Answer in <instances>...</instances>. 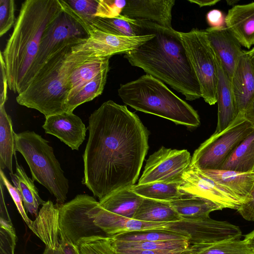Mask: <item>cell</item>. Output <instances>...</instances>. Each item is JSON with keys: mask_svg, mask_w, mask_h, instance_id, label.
<instances>
[{"mask_svg": "<svg viewBox=\"0 0 254 254\" xmlns=\"http://www.w3.org/2000/svg\"><path fill=\"white\" fill-rule=\"evenodd\" d=\"M82 245L90 254H116L109 237H99L81 240Z\"/></svg>", "mask_w": 254, "mask_h": 254, "instance_id": "obj_39", "label": "cell"}, {"mask_svg": "<svg viewBox=\"0 0 254 254\" xmlns=\"http://www.w3.org/2000/svg\"><path fill=\"white\" fill-rule=\"evenodd\" d=\"M77 247L78 249L80 254H90L81 244H79Z\"/></svg>", "mask_w": 254, "mask_h": 254, "instance_id": "obj_52", "label": "cell"}, {"mask_svg": "<svg viewBox=\"0 0 254 254\" xmlns=\"http://www.w3.org/2000/svg\"><path fill=\"white\" fill-rule=\"evenodd\" d=\"M109 237L113 249L119 250H145L171 254H183L190 245L189 239L165 241L126 242Z\"/></svg>", "mask_w": 254, "mask_h": 254, "instance_id": "obj_27", "label": "cell"}, {"mask_svg": "<svg viewBox=\"0 0 254 254\" xmlns=\"http://www.w3.org/2000/svg\"><path fill=\"white\" fill-rule=\"evenodd\" d=\"M143 198L129 187L112 192L100 199L99 202L107 211L132 218Z\"/></svg>", "mask_w": 254, "mask_h": 254, "instance_id": "obj_24", "label": "cell"}, {"mask_svg": "<svg viewBox=\"0 0 254 254\" xmlns=\"http://www.w3.org/2000/svg\"><path fill=\"white\" fill-rule=\"evenodd\" d=\"M254 129L239 114L227 128L214 133L194 152L190 166L199 170H218L236 147Z\"/></svg>", "mask_w": 254, "mask_h": 254, "instance_id": "obj_7", "label": "cell"}, {"mask_svg": "<svg viewBox=\"0 0 254 254\" xmlns=\"http://www.w3.org/2000/svg\"><path fill=\"white\" fill-rule=\"evenodd\" d=\"M142 35L154 36L125 54L130 64L192 101L201 97L199 82L188 58L179 32L145 20L135 19Z\"/></svg>", "mask_w": 254, "mask_h": 254, "instance_id": "obj_2", "label": "cell"}, {"mask_svg": "<svg viewBox=\"0 0 254 254\" xmlns=\"http://www.w3.org/2000/svg\"><path fill=\"white\" fill-rule=\"evenodd\" d=\"M118 92L124 103L137 111L188 127H196L200 125L197 112L162 81L149 74L121 84Z\"/></svg>", "mask_w": 254, "mask_h": 254, "instance_id": "obj_5", "label": "cell"}, {"mask_svg": "<svg viewBox=\"0 0 254 254\" xmlns=\"http://www.w3.org/2000/svg\"><path fill=\"white\" fill-rule=\"evenodd\" d=\"M228 4H235L236 2H238L237 0H230V1H227Z\"/></svg>", "mask_w": 254, "mask_h": 254, "instance_id": "obj_54", "label": "cell"}, {"mask_svg": "<svg viewBox=\"0 0 254 254\" xmlns=\"http://www.w3.org/2000/svg\"><path fill=\"white\" fill-rule=\"evenodd\" d=\"M247 52L251 57L254 69V48Z\"/></svg>", "mask_w": 254, "mask_h": 254, "instance_id": "obj_53", "label": "cell"}, {"mask_svg": "<svg viewBox=\"0 0 254 254\" xmlns=\"http://www.w3.org/2000/svg\"><path fill=\"white\" fill-rule=\"evenodd\" d=\"M231 82L238 115L244 114L254 100V69L246 51L237 63Z\"/></svg>", "mask_w": 254, "mask_h": 254, "instance_id": "obj_18", "label": "cell"}, {"mask_svg": "<svg viewBox=\"0 0 254 254\" xmlns=\"http://www.w3.org/2000/svg\"><path fill=\"white\" fill-rule=\"evenodd\" d=\"M42 127L45 133L55 136L76 150L85 140L87 130L78 116L66 112L46 117Z\"/></svg>", "mask_w": 254, "mask_h": 254, "instance_id": "obj_16", "label": "cell"}, {"mask_svg": "<svg viewBox=\"0 0 254 254\" xmlns=\"http://www.w3.org/2000/svg\"><path fill=\"white\" fill-rule=\"evenodd\" d=\"M16 240V233L0 227V254H14Z\"/></svg>", "mask_w": 254, "mask_h": 254, "instance_id": "obj_42", "label": "cell"}, {"mask_svg": "<svg viewBox=\"0 0 254 254\" xmlns=\"http://www.w3.org/2000/svg\"><path fill=\"white\" fill-rule=\"evenodd\" d=\"M14 132L10 116L5 109L4 105L0 106V169H7L13 173L12 158L15 151Z\"/></svg>", "mask_w": 254, "mask_h": 254, "instance_id": "obj_31", "label": "cell"}, {"mask_svg": "<svg viewBox=\"0 0 254 254\" xmlns=\"http://www.w3.org/2000/svg\"><path fill=\"white\" fill-rule=\"evenodd\" d=\"M183 45L199 82L201 97L210 105L217 102L218 70L216 57L205 30L179 32Z\"/></svg>", "mask_w": 254, "mask_h": 254, "instance_id": "obj_8", "label": "cell"}, {"mask_svg": "<svg viewBox=\"0 0 254 254\" xmlns=\"http://www.w3.org/2000/svg\"><path fill=\"white\" fill-rule=\"evenodd\" d=\"M191 160L190 154L187 150L162 146L149 157L137 184L182 182L183 175L189 168Z\"/></svg>", "mask_w": 254, "mask_h": 254, "instance_id": "obj_11", "label": "cell"}, {"mask_svg": "<svg viewBox=\"0 0 254 254\" xmlns=\"http://www.w3.org/2000/svg\"><path fill=\"white\" fill-rule=\"evenodd\" d=\"M225 25L242 46L250 49L254 45V2L229 9Z\"/></svg>", "mask_w": 254, "mask_h": 254, "instance_id": "obj_20", "label": "cell"}, {"mask_svg": "<svg viewBox=\"0 0 254 254\" xmlns=\"http://www.w3.org/2000/svg\"><path fill=\"white\" fill-rule=\"evenodd\" d=\"M216 60L218 70L216 93L218 113L217 124L215 132H220L234 122L238 116V113L231 81L217 57Z\"/></svg>", "mask_w": 254, "mask_h": 254, "instance_id": "obj_23", "label": "cell"}, {"mask_svg": "<svg viewBox=\"0 0 254 254\" xmlns=\"http://www.w3.org/2000/svg\"><path fill=\"white\" fill-rule=\"evenodd\" d=\"M82 183L101 199L134 186L148 148L149 131L137 115L113 101L89 118Z\"/></svg>", "mask_w": 254, "mask_h": 254, "instance_id": "obj_1", "label": "cell"}, {"mask_svg": "<svg viewBox=\"0 0 254 254\" xmlns=\"http://www.w3.org/2000/svg\"><path fill=\"white\" fill-rule=\"evenodd\" d=\"M244 240L246 244L254 251V229L244 236Z\"/></svg>", "mask_w": 254, "mask_h": 254, "instance_id": "obj_51", "label": "cell"}, {"mask_svg": "<svg viewBox=\"0 0 254 254\" xmlns=\"http://www.w3.org/2000/svg\"><path fill=\"white\" fill-rule=\"evenodd\" d=\"M14 156L16 170L15 173H9L12 182L21 196L26 211L37 216L39 205L45 201L40 196L34 180L28 177L23 167L18 164L16 153Z\"/></svg>", "mask_w": 254, "mask_h": 254, "instance_id": "obj_25", "label": "cell"}, {"mask_svg": "<svg viewBox=\"0 0 254 254\" xmlns=\"http://www.w3.org/2000/svg\"><path fill=\"white\" fill-rule=\"evenodd\" d=\"M0 106L4 105L7 100V89L8 88L5 65L0 54Z\"/></svg>", "mask_w": 254, "mask_h": 254, "instance_id": "obj_46", "label": "cell"}, {"mask_svg": "<svg viewBox=\"0 0 254 254\" xmlns=\"http://www.w3.org/2000/svg\"><path fill=\"white\" fill-rule=\"evenodd\" d=\"M110 58L93 57L76 67L69 77L70 91L68 97L100 72L110 68Z\"/></svg>", "mask_w": 254, "mask_h": 254, "instance_id": "obj_30", "label": "cell"}, {"mask_svg": "<svg viewBox=\"0 0 254 254\" xmlns=\"http://www.w3.org/2000/svg\"><path fill=\"white\" fill-rule=\"evenodd\" d=\"M188 1L196 4L200 7L213 5L219 1V0H188Z\"/></svg>", "mask_w": 254, "mask_h": 254, "instance_id": "obj_50", "label": "cell"}, {"mask_svg": "<svg viewBox=\"0 0 254 254\" xmlns=\"http://www.w3.org/2000/svg\"><path fill=\"white\" fill-rule=\"evenodd\" d=\"M15 151L27 162L33 180L45 187L59 205L64 203L69 190L68 180L49 141L33 131L14 133Z\"/></svg>", "mask_w": 254, "mask_h": 254, "instance_id": "obj_6", "label": "cell"}, {"mask_svg": "<svg viewBox=\"0 0 254 254\" xmlns=\"http://www.w3.org/2000/svg\"><path fill=\"white\" fill-rule=\"evenodd\" d=\"M0 227L6 229L7 230L14 232L15 230L13 226L11 219L8 213L3 196L2 183L0 181Z\"/></svg>", "mask_w": 254, "mask_h": 254, "instance_id": "obj_44", "label": "cell"}, {"mask_svg": "<svg viewBox=\"0 0 254 254\" xmlns=\"http://www.w3.org/2000/svg\"><path fill=\"white\" fill-rule=\"evenodd\" d=\"M15 4L14 0H0V36L5 34L15 24Z\"/></svg>", "mask_w": 254, "mask_h": 254, "instance_id": "obj_38", "label": "cell"}, {"mask_svg": "<svg viewBox=\"0 0 254 254\" xmlns=\"http://www.w3.org/2000/svg\"><path fill=\"white\" fill-rule=\"evenodd\" d=\"M88 37V33L81 23L64 10L44 33L22 90L60 48L72 41H83Z\"/></svg>", "mask_w": 254, "mask_h": 254, "instance_id": "obj_10", "label": "cell"}, {"mask_svg": "<svg viewBox=\"0 0 254 254\" xmlns=\"http://www.w3.org/2000/svg\"><path fill=\"white\" fill-rule=\"evenodd\" d=\"M215 55L230 81L237 63L244 52L242 45L226 26L205 30Z\"/></svg>", "mask_w": 254, "mask_h": 254, "instance_id": "obj_15", "label": "cell"}, {"mask_svg": "<svg viewBox=\"0 0 254 254\" xmlns=\"http://www.w3.org/2000/svg\"><path fill=\"white\" fill-rule=\"evenodd\" d=\"M244 116L254 127V100L244 113Z\"/></svg>", "mask_w": 254, "mask_h": 254, "instance_id": "obj_49", "label": "cell"}, {"mask_svg": "<svg viewBox=\"0 0 254 254\" xmlns=\"http://www.w3.org/2000/svg\"><path fill=\"white\" fill-rule=\"evenodd\" d=\"M64 10L77 19L89 34L90 22L95 17L98 0H61Z\"/></svg>", "mask_w": 254, "mask_h": 254, "instance_id": "obj_36", "label": "cell"}, {"mask_svg": "<svg viewBox=\"0 0 254 254\" xmlns=\"http://www.w3.org/2000/svg\"><path fill=\"white\" fill-rule=\"evenodd\" d=\"M206 21L210 27H219L225 25V17L219 9H212L206 14Z\"/></svg>", "mask_w": 254, "mask_h": 254, "instance_id": "obj_47", "label": "cell"}, {"mask_svg": "<svg viewBox=\"0 0 254 254\" xmlns=\"http://www.w3.org/2000/svg\"><path fill=\"white\" fill-rule=\"evenodd\" d=\"M168 230L189 237L190 245L240 239L242 236L239 226L227 221L216 220L210 217L195 219H183L180 221L169 223Z\"/></svg>", "mask_w": 254, "mask_h": 254, "instance_id": "obj_12", "label": "cell"}, {"mask_svg": "<svg viewBox=\"0 0 254 254\" xmlns=\"http://www.w3.org/2000/svg\"><path fill=\"white\" fill-rule=\"evenodd\" d=\"M180 189L188 196L210 200L222 209L237 210L242 204L229 191L190 165L183 175Z\"/></svg>", "mask_w": 254, "mask_h": 254, "instance_id": "obj_14", "label": "cell"}, {"mask_svg": "<svg viewBox=\"0 0 254 254\" xmlns=\"http://www.w3.org/2000/svg\"><path fill=\"white\" fill-rule=\"evenodd\" d=\"M181 183L154 182L134 185L131 188L144 198L170 202L188 196L180 190Z\"/></svg>", "mask_w": 254, "mask_h": 254, "instance_id": "obj_32", "label": "cell"}, {"mask_svg": "<svg viewBox=\"0 0 254 254\" xmlns=\"http://www.w3.org/2000/svg\"><path fill=\"white\" fill-rule=\"evenodd\" d=\"M154 36L152 33L132 37L119 36L92 26L88 37L82 42L73 46L71 51L86 52L96 57H111L131 51Z\"/></svg>", "mask_w": 254, "mask_h": 254, "instance_id": "obj_13", "label": "cell"}, {"mask_svg": "<svg viewBox=\"0 0 254 254\" xmlns=\"http://www.w3.org/2000/svg\"><path fill=\"white\" fill-rule=\"evenodd\" d=\"M247 221H254V186L248 200L237 210Z\"/></svg>", "mask_w": 254, "mask_h": 254, "instance_id": "obj_45", "label": "cell"}, {"mask_svg": "<svg viewBox=\"0 0 254 254\" xmlns=\"http://www.w3.org/2000/svg\"><path fill=\"white\" fill-rule=\"evenodd\" d=\"M109 69L106 68L70 95L66 102L65 112L73 113L78 106L100 95L104 90Z\"/></svg>", "mask_w": 254, "mask_h": 254, "instance_id": "obj_35", "label": "cell"}, {"mask_svg": "<svg viewBox=\"0 0 254 254\" xmlns=\"http://www.w3.org/2000/svg\"><path fill=\"white\" fill-rule=\"evenodd\" d=\"M111 238L122 241H165L176 240L189 239L188 236L170 230L152 229L129 232Z\"/></svg>", "mask_w": 254, "mask_h": 254, "instance_id": "obj_37", "label": "cell"}, {"mask_svg": "<svg viewBox=\"0 0 254 254\" xmlns=\"http://www.w3.org/2000/svg\"><path fill=\"white\" fill-rule=\"evenodd\" d=\"M201 171L229 191L242 204L248 200L254 186V171L240 172L222 169Z\"/></svg>", "mask_w": 254, "mask_h": 254, "instance_id": "obj_21", "label": "cell"}, {"mask_svg": "<svg viewBox=\"0 0 254 254\" xmlns=\"http://www.w3.org/2000/svg\"><path fill=\"white\" fill-rule=\"evenodd\" d=\"M99 202L86 194L77 195L69 201L58 205L60 237L77 247L84 239L108 237L95 222Z\"/></svg>", "mask_w": 254, "mask_h": 254, "instance_id": "obj_9", "label": "cell"}, {"mask_svg": "<svg viewBox=\"0 0 254 254\" xmlns=\"http://www.w3.org/2000/svg\"><path fill=\"white\" fill-rule=\"evenodd\" d=\"M116 254H171L163 252L145 250H119L113 249Z\"/></svg>", "mask_w": 254, "mask_h": 254, "instance_id": "obj_48", "label": "cell"}, {"mask_svg": "<svg viewBox=\"0 0 254 254\" xmlns=\"http://www.w3.org/2000/svg\"><path fill=\"white\" fill-rule=\"evenodd\" d=\"M132 218L162 223L175 222L183 219L169 202L146 198H143Z\"/></svg>", "mask_w": 254, "mask_h": 254, "instance_id": "obj_26", "label": "cell"}, {"mask_svg": "<svg viewBox=\"0 0 254 254\" xmlns=\"http://www.w3.org/2000/svg\"><path fill=\"white\" fill-rule=\"evenodd\" d=\"M90 25L100 31L122 36H138L142 35V29L136 20L122 15L115 18L95 17Z\"/></svg>", "mask_w": 254, "mask_h": 254, "instance_id": "obj_33", "label": "cell"}, {"mask_svg": "<svg viewBox=\"0 0 254 254\" xmlns=\"http://www.w3.org/2000/svg\"><path fill=\"white\" fill-rule=\"evenodd\" d=\"M58 206L50 200L45 201L40 209L36 219L30 229L45 244L52 249L58 247L60 243Z\"/></svg>", "mask_w": 254, "mask_h": 254, "instance_id": "obj_22", "label": "cell"}, {"mask_svg": "<svg viewBox=\"0 0 254 254\" xmlns=\"http://www.w3.org/2000/svg\"><path fill=\"white\" fill-rule=\"evenodd\" d=\"M175 0H126L121 15L133 19L148 20L172 28V9Z\"/></svg>", "mask_w": 254, "mask_h": 254, "instance_id": "obj_17", "label": "cell"}, {"mask_svg": "<svg viewBox=\"0 0 254 254\" xmlns=\"http://www.w3.org/2000/svg\"><path fill=\"white\" fill-rule=\"evenodd\" d=\"M183 254H254V251L241 239L190 245Z\"/></svg>", "mask_w": 254, "mask_h": 254, "instance_id": "obj_34", "label": "cell"}, {"mask_svg": "<svg viewBox=\"0 0 254 254\" xmlns=\"http://www.w3.org/2000/svg\"><path fill=\"white\" fill-rule=\"evenodd\" d=\"M95 222L108 237L134 231L168 228L167 223L142 221L113 213L100 204L95 213Z\"/></svg>", "mask_w": 254, "mask_h": 254, "instance_id": "obj_19", "label": "cell"}, {"mask_svg": "<svg viewBox=\"0 0 254 254\" xmlns=\"http://www.w3.org/2000/svg\"><path fill=\"white\" fill-rule=\"evenodd\" d=\"M66 43L53 54L31 81L16 98L20 105L35 109L45 117L65 112L70 91L69 77L79 64L93 56L83 52L73 53Z\"/></svg>", "mask_w": 254, "mask_h": 254, "instance_id": "obj_4", "label": "cell"}, {"mask_svg": "<svg viewBox=\"0 0 254 254\" xmlns=\"http://www.w3.org/2000/svg\"><path fill=\"white\" fill-rule=\"evenodd\" d=\"M64 11L61 0H26L13 31L0 52L6 67L8 89L19 94L48 27Z\"/></svg>", "mask_w": 254, "mask_h": 254, "instance_id": "obj_3", "label": "cell"}, {"mask_svg": "<svg viewBox=\"0 0 254 254\" xmlns=\"http://www.w3.org/2000/svg\"><path fill=\"white\" fill-rule=\"evenodd\" d=\"M0 181L8 191L19 213L21 215L24 222L29 228H30L33 221L28 217L26 213L21 196L16 188L14 186H12L9 182L2 169H0Z\"/></svg>", "mask_w": 254, "mask_h": 254, "instance_id": "obj_40", "label": "cell"}, {"mask_svg": "<svg viewBox=\"0 0 254 254\" xmlns=\"http://www.w3.org/2000/svg\"><path fill=\"white\" fill-rule=\"evenodd\" d=\"M60 238L58 247L52 249L46 247L43 254H80L77 247L68 242L64 237Z\"/></svg>", "mask_w": 254, "mask_h": 254, "instance_id": "obj_43", "label": "cell"}, {"mask_svg": "<svg viewBox=\"0 0 254 254\" xmlns=\"http://www.w3.org/2000/svg\"><path fill=\"white\" fill-rule=\"evenodd\" d=\"M122 10L118 7L116 0H98V4L95 16L101 18L119 17Z\"/></svg>", "mask_w": 254, "mask_h": 254, "instance_id": "obj_41", "label": "cell"}, {"mask_svg": "<svg viewBox=\"0 0 254 254\" xmlns=\"http://www.w3.org/2000/svg\"><path fill=\"white\" fill-rule=\"evenodd\" d=\"M169 202L183 219L206 218L211 212L223 209L210 200L195 196H186Z\"/></svg>", "mask_w": 254, "mask_h": 254, "instance_id": "obj_28", "label": "cell"}, {"mask_svg": "<svg viewBox=\"0 0 254 254\" xmlns=\"http://www.w3.org/2000/svg\"><path fill=\"white\" fill-rule=\"evenodd\" d=\"M219 169L254 171V129L236 147Z\"/></svg>", "mask_w": 254, "mask_h": 254, "instance_id": "obj_29", "label": "cell"}]
</instances>
